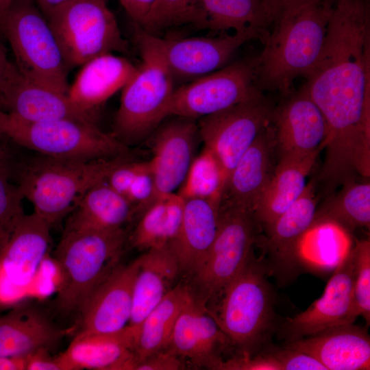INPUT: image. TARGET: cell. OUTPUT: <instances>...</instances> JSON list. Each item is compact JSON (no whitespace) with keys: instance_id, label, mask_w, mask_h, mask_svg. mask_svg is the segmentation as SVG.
I'll return each instance as SVG.
<instances>
[{"instance_id":"obj_1","label":"cell","mask_w":370,"mask_h":370,"mask_svg":"<svg viewBox=\"0 0 370 370\" xmlns=\"http://www.w3.org/2000/svg\"><path fill=\"white\" fill-rule=\"evenodd\" d=\"M305 86L327 125L324 166L370 163V1L334 0L323 49Z\"/></svg>"},{"instance_id":"obj_2","label":"cell","mask_w":370,"mask_h":370,"mask_svg":"<svg viewBox=\"0 0 370 370\" xmlns=\"http://www.w3.org/2000/svg\"><path fill=\"white\" fill-rule=\"evenodd\" d=\"M334 0H314L283 15L272 26L261 53L254 58L256 83L262 90L291 91L305 77L325 42Z\"/></svg>"},{"instance_id":"obj_3","label":"cell","mask_w":370,"mask_h":370,"mask_svg":"<svg viewBox=\"0 0 370 370\" xmlns=\"http://www.w3.org/2000/svg\"><path fill=\"white\" fill-rule=\"evenodd\" d=\"M126 160L125 156L84 161L40 155L19 162L14 178L34 212L52 227L87 190L106 182L113 169Z\"/></svg>"},{"instance_id":"obj_4","label":"cell","mask_w":370,"mask_h":370,"mask_svg":"<svg viewBox=\"0 0 370 370\" xmlns=\"http://www.w3.org/2000/svg\"><path fill=\"white\" fill-rule=\"evenodd\" d=\"M269 269L254 254L208 310L230 344L252 356L267 341L275 325L273 296L267 279Z\"/></svg>"},{"instance_id":"obj_5","label":"cell","mask_w":370,"mask_h":370,"mask_svg":"<svg viewBox=\"0 0 370 370\" xmlns=\"http://www.w3.org/2000/svg\"><path fill=\"white\" fill-rule=\"evenodd\" d=\"M125 241L123 228L63 232L55 251L60 272V310L78 312L90 292L119 265Z\"/></svg>"},{"instance_id":"obj_6","label":"cell","mask_w":370,"mask_h":370,"mask_svg":"<svg viewBox=\"0 0 370 370\" xmlns=\"http://www.w3.org/2000/svg\"><path fill=\"white\" fill-rule=\"evenodd\" d=\"M0 134L15 145L58 158L86 161L128 153L123 143L102 132L95 122L27 121L0 109Z\"/></svg>"},{"instance_id":"obj_7","label":"cell","mask_w":370,"mask_h":370,"mask_svg":"<svg viewBox=\"0 0 370 370\" xmlns=\"http://www.w3.org/2000/svg\"><path fill=\"white\" fill-rule=\"evenodd\" d=\"M0 29L23 75L38 84L67 94L69 70L48 21L34 0H14Z\"/></svg>"},{"instance_id":"obj_8","label":"cell","mask_w":370,"mask_h":370,"mask_svg":"<svg viewBox=\"0 0 370 370\" xmlns=\"http://www.w3.org/2000/svg\"><path fill=\"white\" fill-rule=\"evenodd\" d=\"M258 224L253 211L220 202L216 236L189 286L200 305L215 300L245 267L258 241Z\"/></svg>"},{"instance_id":"obj_9","label":"cell","mask_w":370,"mask_h":370,"mask_svg":"<svg viewBox=\"0 0 370 370\" xmlns=\"http://www.w3.org/2000/svg\"><path fill=\"white\" fill-rule=\"evenodd\" d=\"M47 20L69 70L103 54L128 51L106 0H72Z\"/></svg>"},{"instance_id":"obj_10","label":"cell","mask_w":370,"mask_h":370,"mask_svg":"<svg viewBox=\"0 0 370 370\" xmlns=\"http://www.w3.org/2000/svg\"><path fill=\"white\" fill-rule=\"evenodd\" d=\"M141 62L121 89L114 134L123 143L137 141L168 116L175 90L174 77L160 56L151 49L138 46Z\"/></svg>"},{"instance_id":"obj_11","label":"cell","mask_w":370,"mask_h":370,"mask_svg":"<svg viewBox=\"0 0 370 370\" xmlns=\"http://www.w3.org/2000/svg\"><path fill=\"white\" fill-rule=\"evenodd\" d=\"M134 26V37L137 46L147 47L156 53L174 79L190 81L226 66L235 52L249 40H264L262 34L253 28L230 35L169 39Z\"/></svg>"},{"instance_id":"obj_12","label":"cell","mask_w":370,"mask_h":370,"mask_svg":"<svg viewBox=\"0 0 370 370\" xmlns=\"http://www.w3.org/2000/svg\"><path fill=\"white\" fill-rule=\"evenodd\" d=\"M262 95L254 58H245L175 88L167 115L195 120Z\"/></svg>"},{"instance_id":"obj_13","label":"cell","mask_w":370,"mask_h":370,"mask_svg":"<svg viewBox=\"0 0 370 370\" xmlns=\"http://www.w3.org/2000/svg\"><path fill=\"white\" fill-rule=\"evenodd\" d=\"M273 109L262 95L199 119L200 138L220 164L225 183L239 159L270 123Z\"/></svg>"},{"instance_id":"obj_14","label":"cell","mask_w":370,"mask_h":370,"mask_svg":"<svg viewBox=\"0 0 370 370\" xmlns=\"http://www.w3.org/2000/svg\"><path fill=\"white\" fill-rule=\"evenodd\" d=\"M358 317L354 297V251L350 247L338 263L322 296L306 310L286 319L280 330L291 341L354 323Z\"/></svg>"},{"instance_id":"obj_15","label":"cell","mask_w":370,"mask_h":370,"mask_svg":"<svg viewBox=\"0 0 370 370\" xmlns=\"http://www.w3.org/2000/svg\"><path fill=\"white\" fill-rule=\"evenodd\" d=\"M274 108L270 124L280 157L318 155L327 137L325 119L304 85Z\"/></svg>"},{"instance_id":"obj_16","label":"cell","mask_w":370,"mask_h":370,"mask_svg":"<svg viewBox=\"0 0 370 370\" xmlns=\"http://www.w3.org/2000/svg\"><path fill=\"white\" fill-rule=\"evenodd\" d=\"M139 266V257L127 265L119 264L95 286L78 311L79 332L113 334L128 325Z\"/></svg>"},{"instance_id":"obj_17","label":"cell","mask_w":370,"mask_h":370,"mask_svg":"<svg viewBox=\"0 0 370 370\" xmlns=\"http://www.w3.org/2000/svg\"><path fill=\"white\" fill-rule=\"evenodd\" d=\"M0 109L27 121L69 119L95 122L94 116L79 110L67 94L29 80L12 62L0 83Z\"/></svg>"},{"instance_id":"obj_18","label":"cell","mask_w":370,"mask_h":370,"mask_svg":"<svg viewBox=\"0 0 370 370\" xmlns=\"http://www.w3.org/2000/svg\"><path fill=\"white\" fill-rule=\"evenodd\" d=\"M199 139L194 119L178 117L158 128L153 139V158L149 160L155 180L149 206L158 197L173 193L182 185L195 158Z\"/></svg>"},{"instance_id":"obj_19","label":"cell","mask_w":370,"mask_h":370,"mask_svg":"<svg viewBox=\"0 0 370 370\" xmlns=\"http://www.w3.org/2000/svg\"><path fill=\"white\" fill-rule=\"evenodd\" d=\"M229 340L207 309L192 293L173 330L166 349L195 367L217 369Z\"/></svg>"},{"instance_id":"obj_20","label":"cell","mask_w":370,"mask_h":370,"mask_svg":"<svg viewBox=\"0 0 370 370\" xmlns=\"http://www.w3.org/2000/svg\"><path fill=\"white\" fill-rule=\"evenodd\" d=\"M284 347L314 357L327 370L370 369L369 336L366 329L354 323L288 341Z\"/></svg>"},{"instance_id":"obj_21","label":"cell","mask_w":370,"mask_h":370,"mask_svg":"<svg viewBox=\"0 0 370 370\" xmlns=\"http://www.w3.org/2000/svg\"><path fill=\"white\" fill-rule=\"evenodd\" d=\"M317 211L314 184L308 183L301 195L271 225L261 245L269 256V271L285 276L295 269L298 262L299 245L312 227Z\"/></svg>"},{"instance_id":"obj_22","label":"cell","mask_w":370,"mask_h":370,"mask_svg":"<svg viewBox=\"0 0 370 370\" xmlns=\"http://www.w3.org/2000/svg\"><path fill=\"white\" fill-rule=\"evenodd\" d=\"M135 340L129 325L113 334L79 332L58 358L64 370H133Z\"/></svg>"},{"instance_id":"obj_23","label":"cell","mask_w":370,"mask_h":370,"mask_svg":"<svg viewBox=\"0 0 370 370\" xmlns=\"http://www.w3.org/2000/svg\"><path fill=\"white\" fill-rule=\"evenodd\" d=\"M82 66L67 95L79 110L93 116L96 110L123 88L137 69L128 59L112 53L92 58Z\"/></svg>"},{"instance_id":"obj_24","label":"cell","mask_w":370,"mask_h":370,"mask_svg":"<svg viewBox=\"0 0 370 370\" xmlns=\"http://www.w3.org/2000/svg\"><path fill=\"white\" fill-rule=\"evenodd\" d=\"M51 227L34 212L24 214L6 242L0 247L3 280L24 283L47 254Z\"/></svg>"},{"instance_id":"obj_25","label":"cell","mask_w":370,"mask_h":370,"mask_svg":"<svg viewBox=\"0 0 370 370\" xmlns=\"http://www.w3.org/2000/svg\"><path fill=\"white\" fill-rule=\"evenodd\" d=\"M274 145L273 130L269 123L234 167L224 186L220 202L253 211L272 175L271 153Z\"/></svg>"},{"instance_id":"obj_26","label":"cell","mask_w":370,"mask_h":370,"mask_svg":"<svg viewBox=\"0 0 370 370\" xmlns=\"http://www.w3.org/2000/svg\"><path fill=\"white\" fill-rule=\"evenodd\" d=\"M219 208L207 199H185L180 230L169 245L181 273L191 276L204 261L217 232Z\"/></svg>"},{"instance_id":"obj_27","label":"cell","mask_w":370,"mask_h":370,"mask_svg":"<svg viewBox=\"0 0 370 370\" xmlns=\"http://www.w3.org/2000/svg\"><path fill=\"white\" fill-rule=\"evenodd\" d=\"M139 258L128 324L136 334L141 322L175 286L173 283L181 273L177 260L169 245L151 248Z\"/></svg>"},{"instance_id":"obj_28","label":"cell","mask_w":370,"mask_h":370,"mask_svg":"<svg viewBox=\"0 0 370 370\" xmlns=\"http://www.w3.org/2000/svg\"><path fill=\"white\" fill-rule=\"evenodd\" d=\"M317 156L280 157L273 173L254 207L258 224L267 227L301 195L308 184L307 176Z\"/></svg>"},{"instance_id":"obj_29","label":"cell","mask_w":370,"mask_h":370,"mask_svg":"<svg viewBox=\"0 0 370 370\" xmlns=\"http://www.w3.org/2000/svg\"><path fill=\"white\" fill-rule=\"evenodd\" d=\"M71 212L64 232L121 229L135 209L105 182L87 190Z\"/></svg>"},{"instance_id":"obj_30","label":"cell","mask_w":370,"mask_h":370,"mask_svg":"<svg viewBox=\"0 0 370 370\" xmlns=\"http://www.w3.org/2000/svg\"><path fill=\"white\" fill-rule=\"evenodd\" d=\"M60 331L43 315L16 309L0 317V356H25L59 339Z\"/></svg>"},{"instance_id":"obj_31","label":"cell","mask_w":370,"mask_h":370,"mask_svg":"<svg viewBox=\"0 0 370 370\" xmlns=\"http://www.w3.org/2000/svg\"><path fill=\"white\" fill-rule=\"evenodd\" d=\"M190 24L214 32L253 28L264 41L270 32L260 0H196Z\"/></svg>"},{"instance_id":"obj_32","label":"cell","mask_w":370,"mask_h":370,"mask_svg":"<svg viewBox=\"0 0 370 370\" xmlns=\"http://www.w3.org/2000/svg\"><path fill=\"white\" fill-rule=\"evenodd\" d=\"M190 293L188 285H175L145 317L136 331L133 351L134 367L148 356L167 347L175 324Z\"/></svg>"},{"instance_id":"obj_33","label":"cell","mask_w":370,"mask_h":370,"mask_svg":"<svg viewBox=\"0 0 370 370\" xmlns=\"http://www.w3.org/2000/svg\"><path fill=\"white\" fill-rule=\"evenodd\" d=\"M184 203L173 193L158 197L141 214L130 238L132 245L142 251L169 245L180 230Z\"/></svg>"},{"instance_id":"obj_34","label":"cell","mask_w":370,"mask_h":370,"mask_svg":"<svg viewBox=\"0 0 370 370\" xmlns=\"http://www.w3.org/2000/svg\"><path fill=\"white\" fill-rule=\"evenodd\" d=\"M333 222L354 230L370 227V183L349 180L341 191L317 209L312 226Z\"/></svg>"},{"instance_id":"obj_35","label":"cell","mask_w":370,"mask_h":370,"mask_svg":"<svg viewBox=\"0 0 370 370\" xmlns=\"http://www.w3.org/2000/svg\"><path fill=\"white\" fill-rule=\"evenodd\" d=\"M225 183L220 164L204 147L191 163L178 194L184 199L199 198L220 204Z\"/></svg>"},{"instance_id":"obj_36","label":"cell","mask_w":370,"mask_h":370,"mask_svg":"<svg viewBox=\"0 0 370 370\" xmlns=\"http://www.w3.org/2000/svg\"><path fill=\"white\" fill-rule=\"evenodd\" d=\"M354 251V297L358 316L370 324V241L356 240Z\"/></svg>"},{"instance_id":"obj_37","label":"cell","mask_w":370,"mask_h":370,"mask_svg":"<svg viewBox=\"0 0 370 370\" xmlns=\"http://www.w3.org/2000/svg\"><path fill=\"white\" fill-rule=\"evenodd\" d=\"M196 0H156L143 25L140 27L147 32L170 26L190 23Z\"/></svg>"},{"instance_id":"obj_38","label":"cell","mask_w":370,"mask_h":370,"mask_svg":"<svg viewBox=\"0 0 370 370\" xmlns=\"http://www.w3.org/2000/svg\"><path fill=\"white\" fill-rule=\"evenodd\" d=\"M11 179L9 175L0 173V247L25 214L22 206L24 197Z\"/></svg>"},{"instance_id":"obj_39","label":"cell","mask_w":370,"mask_h":370,"mask_svg":"<svg viewBox=\"0 0 370 370\" xmlns=\"http://www.w3.org/2000/svg\"><path fill=\"white\" fill-rule=\"evenodd\" d=\"M155 191V180L150 161L129 187L125 197L134 206L135 213L141 214L149 207Z\"/></svg>"},{"instance_id":"obj_40","label":"cell","mask_w":370,"mask_h":370,"mask_svg":"<svg viewBox=\"0 0 370 370\" xmlns=\"http://www.w3.org/2000/svg\"><path fill=\"white\" fill-rule=\"evenodd\" d=\"M218 370H281L273 356L269 353L251 356L247 354L222 360Z\"/></svg>"},{"instance_id":"obj_41","label":"cell","mask_w":370,"mask_h":370,"mask_svg":"<svg viewBox=\"0 0 370 370\" xmlns=\"http://www.w3.org/2000/svg\"><path fill=\"white\" fill-rule=\"evenodd\" d=\"M270 352L281 370H327L316 358L298 350L284 347Z\"/></svg>"},{"instance_id":"obj_42","label":"cell","mask_w":370,"mask_h":370,"mask_svg":"<svg viewBox=\"0 0 370 370\" xmlns=\"http://www.w3.org/2000/svg\"><path fill=\"white\" fill-rule=\"evenodd\" d=\"M147 162H129L127 160L117 165L107 178L106 183L114 190L125 196L136 178L148 166Z\"/></svg>"},{"instance_id":"obj_43","label":"cell","mask_w":370,"mask_h":370,"mask_svg":"<svg viewBox=\"0 0 370 370\" xmlns=\"http://www.w3.org/2000/svg\"><path fill=\"white\" fill-rule=\"evenodd\" d=\"M184 369H185V366L182 359L166 348L139 361L134 367V370H179Z\"/></svg>"},{"instance_id":"obj_44","label":"cell","mask_w":370,"mask_h":370,"mask_svg":"<svg viewBox=\"0 0 370 370\" xmlns=\"http://www.w3.org/2000/svg\"><path fill=\"white\" fill-rule=\"evenodd\" d=\"M314 0H260L269 28L286 13Z\"/></svg>"},{"instance_id":"obj_45","label":"cell","mask_w":370,"mask_h":370,"mask_svg":"<svg viewBox=\"0 0 370 370\" xmlns=\"http://www.w3.org/2000/svg\"><path fill=\"white\" fill-rule=\"evenodd\" d=\"M49 349L41 347L28 354L26 357V370H64L57 356H51Z\"/></svg>"},{"instance_id":"obj_46","label":"cell","mask_w":370,"mask_h":370,"mask_svg":"<svg viewBox=\"0 0 370 370\" xmlns=\"http://www.w3.org/2000/svg\"><path fill=\"white\" fill-rule=\"evenodd\" d=\"M156 0H119L134 25L141 27Z\"/></svg>"},{"instance_id":"obj_47","label":"cell","mask_w":370,"mask_h":370,"mask_svg":"<svg viewBox=\"0 0 370 370\" xmlns=\"http://www.w3.org/2000/svg\"><path fill=\"white\" fill-rule=\"evenodd\" d=\"M11 144L14 143L0 134V173L13 179L19 162Z\"/></svg>"},{"instance_id":"obj_48","label":"cell","mask_w":370,"mask_h":370,"mask_svg":"<svg viewBox=\"0 0 370 370\" xmlns=\"http://www.w3.org/2000/svg\"><path fill=\"white\" fill-rule=\"evenodd\" d=\"M41 12L47 18L51 14L72 0H34Z\"/></svg>"},{"instance_id":"obj_49","label":"cell","mask_w":370,"mask_h":370,"mask_svg":"<svg viewBox=\"0 0 370 370\" xmlns=\"http://www.w3.org/2000/svg\"><path fill=\"white\" fill-rule=\"evenodd\" d=\"M26 357L0 356V370H26Z\"/></svg>"},{"instance_id":"obj_50","label":"cell","mask_w":370,"mask_h":370,"mask_svg":"<svg viewBox=\"0 0 370 370\" xmlns=\"http://www.w3.org/2000/svg\"><path fill=\"white\" fill-rule=\"evenodd\" d=\"M10 63L7 49L0 40V83Z\"/></svg>"},{"instance_id":"obj_51","label":"cell","mask_w":370,"mask_h":370,"mask_svg":"<svg viewBox=\"0 0 370 370\" xmlns=\"http://www.w3.org/2000/svg\"><path fill=\"white\" fill-rule=\"evenodd\" d=\"M14 0H0V23L3 20Z\"/></svg>"}]
</instances>
